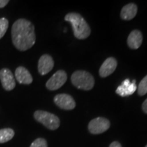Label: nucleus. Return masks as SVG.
<instances>
[{"label": "nucleus", "mask_w": 147, "mask_h": 147, "mask_svg": "<svg viewBox=\"0 0 147 147\" xmlns=\"http://www.w3.org/2000/svg\"><path fill=\"white\" fill-rule=\"evenodd\" d=\"M12 40L18 51H25L31 49L36 42L34 25L25 18L18 19L12 27Z\"/></svg>", "instance_id": "nucleus-1"}, {"label": "nucleus", "mask_w": 147, "mask_h": 147, "mask_svg": "<svg viewBox=\"0 0 147 147\" xmlns=\"http://www.w3.org/2000/svg\"><path fill=\"white\" fill-rule=\"evenodd\" d=\"M65 20L71 23L74 34L76 38L82 40L89 36L91 34V29L80 14L71 12L65 16Z\"/></svg>", "instance_id": "nucleus-2"}, {"label": "nucleus", "mask_w": 147, "mask_h": 147, "mask_svg": "<svg viewBox=\"0 0 147 147\" xmlns=\"http://www.w3.org/2000/svg\"><path fill=\"white\" fill-rule=\"evenodd\" d=\"M71 81L78 89L89 91L93 89L95 80L91 74L84 70H78L72 74Z\"/></svg>", "instance_id": "nucleus-3"}, {"label": "nucleus", "mask_w": 147, "mask_h": 147, "mask_svg": "<svg viewBox=\"0 0 147 147\" xmlns=\"http://www.w3.org/2000/svg\"><path fill=\"white\" fill-rule=\"evenodd\" d=\"M34 116L37 121L51 130L57 129L60 125L59 119L54 114L43 110H37Z\"/></svg>", "instance_id": "nucleus-4"}, {"label": "nucleus", "mask_w": 147, "mask_h": 147, "mask_svg": "<svg viewBox=\"0 0 147 147\" xmlns=\"http://www.w3.org/2000/svg\"><path fill=\"white\" fill-rule=\"evenodd\" d=\"M67 74L63 70H58L49 79L46 86L49 90L55 91L59 89L67 80Z\"/></svg>", "instance_id": "nucleus-5"}, {"label": "nucleus", "mask_w": 147, "mask_h": 147, "mask_svg": "<svg viewBox=\"0 0 147 147\" xmlns=\"http://www.w3.org/2000/svg\"><path fill=\"white\" fill-rule=\"evenodd\" d=\"M110 126V121L107 119L97 117L90 121L88 128L91 134H100L107 131Z\"/></svg>", "instance_id": "nucleus-6"}, {"label": "nucleus", "mask_w": 147, "mask_h": 147, "mask_svg": "<svg viewBox=\"0 0 147 147\" xmlns=\"http://www.w3.org/2000/svg\"><path fill=\"white\" fill-rule=\"evenodd\" d=\"M54 102L58 107L63 110H72L76 107V102L68 94H58L54 97Z\"/></svg>", "instance_id": "nucleus-7"}, {"label": "nucleus", "mask_w": 147, "mask_h": 147, "mask_svg": "<svg viewBox=\"0 0 147 147\" xmlns=\"http://www.w3.org/2000/svg\"><path fill=\"white\" fill-rule=\"evenodd\" d=\"M0 80L3 89L6 91H11L15 87L16 82L14 75L8 68H3L0 70Z\"/></svg>", "instance_id": "nucleus-8"}, {"label": "nucleus", "mask_w": 147, "mask_h": 147, "mask_svg": "<svg viewBox=\"0 0 147 147\" xmlns=\"http://www.w3.org/2000/svg\"><path fill=\"white\" fill-rule=\"evenodd\" d=\"M136 90L137 86L136 84V80H134L131 82L129 79L127 78L117 87L116 93L121 97H127L133 94Z\"/></svg>", "instance_id": "nucleus-9"}, {"label": "nucleus", "mask_w": 147, "mask_h": 147, "mask_svg": "<svg viewBox=\"0 0 147 147\" xmlns=\"http://www.w3.org/2000/svg\"><path fill=\"white\" fill-rule=\"evenodd\" d=\"M54 67V61L49 55H44L40 58L38 69L41 75H46L50 72Z\"/></svg>", "instance_id": "nucleus-10"}, {"label": "nucleus", "mask_w": 147, "mask_h": 147, "mask_svg": "<svg viewBox=\"0 0 147 147\" xmlns=\"http://www.w3.org/2000/svg\"><path fill=\"white\" fill-rule=\"evenodd\" d=\"M117 61L114 57H108L104 61L101 65L100 71V76L102 78H105L113 74L117 68Z\"/></svg>", "instance_id": "nucleus-11"}, {"label": "nucleus", "mask_w": 147, "mask_h": 147, "mask_svg": "<svg viewBox=\"0 0 147 147\" xmlns=\"http://www.w3.org/2000/svg\"><path fill=\"white\" fill-rule=\"evenodd\" d=\"M15 77L20 84H29L33 81V78L31 74L25 67H18L15 70Z\"/></svg>", "instance_id": "nucleus-12"}, {"label": "nucleus", "mask_w": 147, "mask_h": 147, "mask_svg": "<svg viewBox=\"0 0 147 147\" xmlns=\"http://www.w3.org/2000/svg\"><path fill=\"white\" fill-rule=\"evenodd\" d=\"M142 34L139 30H134L127 38V45L131 49H139L142 43Z\"/></svg>", "instance_id": "nucleus-13"}, {"label": "nucleus", "mask_w": 147, "mask_h": 147, "mask_svg": "<svg viewBox=\"0 0 147 147\" xmlns=\"http://www.w3.org/2000/svg\"><path fill=\"white\" fill-rule=\"evenodd\" d=\"M138 7L135 3H130L125 5L121 12V17L125 21L133 19L137 14Z\"/></svg>", "instance_id": "nucleus-14"}, {"label": "nucleus", "mask_w": 147, "mask_h": 147, "mask_svg": "<svg viewBox=\"0 0 147 147\" xmlns=\"http://www.w3.org/2000/svg\"><path fill=\"white\" fill-rule=\"evenodd\" d=\"M14 136V131L10 128L0 129V143H5L12 139Z\"/></svg>", "instance_id": "nucleus-15"}, {"label": "nucleus", "mask_w": 147, "mask_h": 147, "mask_svg": "<svg viewBox=\"0 0 147 147\" xmlns=\"http://www.w3.org/2000/svg\"><path fill=\"white\" fill-rule=\"evenodd\" d=\"M138 93L140 96L146 95L147 93V75L140 82L138 87Z\"/></svg>", "instance_id": "nucleus-16"}, {"label": "nucleus", "mask_w": 147, "mask_h": 147, "mask_svg": "<svg viewBox=\"0 0 147 147\" xmlns=\"http://www.w3.org/2000/svg\"><path fill=\"white\" fill-rule=\"evenodd\" d=\"M9 23L5 18H0V39L4 36L8 28Z\"/></svg>", "instance_id": "nucleus-17"}, {"label": "nucleus", "mask_w": 147, "mask_h": 147, "mask_svg": "<svg viewBox=\"0 0 147 147\" xmlns=\"http://www.w3.org/2000/svg\"><path fill=\"white\" fill-rule=\"evenodd\" d=\"M30 147H48L47 142L44 138H37L32 142Z\"/></svg>", "instance_id": "nucleus-18"}, {"label": "nucleus", "mask_w": 147, "mask_h": 147, "mask_svg": "<svg viewBox=\"0 0 147 147\" xmlns=\"http://www.w3.org/2000/svg\"><path fill=\"white\" fill-rule=\"evenodd\" d=\"M9 3L8 0H0V8H3Z\"/></svg>", "instance_id": "nucleus-19"}, {"label": "nucleus", "mask_w": 147, "mask_h": 147, "mask_svg": "<svg viewBox=\"0 0 147 147\" xmlns=\"http://www.w3.org/2000/svg\"><path fill=\"white\" fill-rule=\"evenodd\" d=\"M142 108L143 112H144V113L147 114V99L144 101V102H143L142 106Z\"/></svg>", "instance_id": "nucleus-20"}, {"label": "nucleus", "mask_w": 147, "mask_h": 147, "mask_svg": "<svg viewBox=\"0 0 147 147\" xmlns=\"http://www.w3.org/2000/svg\"><path fill=\"white\" fill-rule=\"evenodd\" d=\"M109 147H121V145L119 142L115 141V142H112L109 146Z\"/></svg>", "instance_id": "nucleus-21"}, {"label": "nucleus", "mask_w": 147, "mask_h": 147, "mask_svg": "<svg viewBox=\"0 0 147 147\" xmlns=\"http://www.w3.org/2000/svg\"><path fill=\"white\" fill-rule=\"evenodd\" d=\"M145 147H147V144H146V146H145Z\"/></svg>", "instance_id": "nucleus-22"}]
</instances>
